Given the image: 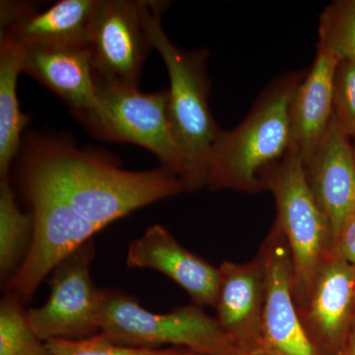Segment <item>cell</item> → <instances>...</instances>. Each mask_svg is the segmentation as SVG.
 Segmentation results:
<instances>
[{"mask_svg": "<svg viewBox=\"0 0 355 355\" xmlns=\"http://www.w3.org/2000/svg\"><path fill=\"white\" fill-rule=\"evenodd\" d=\"M19 182L34 232L24 261L4 288L23 303L64 257L98 231L140 207L184 193L179 177L164 167L128 171L106 156L46 137L26 142Z\"/></svg>", "mask_w": 355, "mask_h": 355, "instance_id": "6da1fadb", "label": "cell"}, {"mask_svg": "<svg viewBox=\"0 0 355 355\" xmlns=\"http://www.w3.org/2000/svg\"><path fill=\"white\" fill-rule=\"evenodd\" d=\"M167 6L161 1H140V11L151 46L160 53L169 74L168 118L186 162L184 191L191 193L207 187L212 149L222 130L207 102L209 51H184L170 41L161 23Z\"/></svg>", "mask_w": 355, "mask_h": 355, "instance_id": "7a4b0ae2", "label": "cell"}, {"mask_svg": "<svg viewBox=\"0 0 355 355\" xmlns=\"http://www.w3.org/2000/svg\"><path fill=\"white\" fill-rule=\"evenodd\" d=\"M305 76L304 71H291L277 77L238 127L221 130L210 157V190L263 191L261 173L288 153L292 100Z\"/></svg>", "mask_w": 355, "mask_h": 355, "instance_id": "3957f363", "label": "cell"}, {"mask_svg": "<svg viewBox=\"0 0 355 355\" xmlns=\"http://www.w3.org/2000/svg\"><path fill=\"white\" fill-rule=\"evenodd\" d=\"M97 319L100 333L125 347L155 349L170 345L200 355L243 352L222 330L216 318L196 304L157 314L142 308L125 292L100 289Z\"/></svg>", "mask_w": 355, "mask_h": 355, "instance_id": "277c9868", "label": "cell"}, {"mask_svg": "<svg viewBox=\"0 0 355 355\" xmlns=\"http://www.w3.org/2000/svg\"><path fill=\"white\" fill-rule=\"evenodd\" d=\"M263 191L272 193L277 221L286 236L293 266V297L302 303L319 263L331 249L328 219L311 191L302 160L288 151L261 174Z\"/></svg>", "mask_w": 355, "mask_h": 355, "instance_id": "5b68a950", "label": "cell"}, {"mask_svg": "<svg viewBox=\"0 0 355 355\" xmlns=\"http://www.w3.org/2000/svg\"><path fill=\"white\" fill-rule=\"evenodd\" d=\"M95 94L97 108L83 125L100 139L148 149L183 183L186 162L168 118V90L142 93L95 78Z\"/></svg>", "mask_w": 355, "mask_h": 355, "instance_id": "8992f818", "label": "cell"}, {"mask_svg": "<svg viewBox=\"0 0 355 355\" xmlns=\"http://www.w3.org/2000/svg\"><path fill=\"white\" fill-rule=\"evenodd\" d=\"M94 243H84L53 268L51 294L42 307L27 311L28 321L40 340H78L100 333L97 309L100 289L91 277Z\"/></svg>", "mask_w": 355, "mask_h": 355, "instance_id": "52a82bcc", "label": "cell"}, {"mask_svg": "<svg viewBox=\"0 0 355 355\" xmlns=\"http://www.w3.org/2000/svg\"><path fill=\"white\" fill-rule=\"evenodd\" d=\"M150 46L142 21L140 1H98L87 44L96 79L137 87Z\"/></svg>", "mask_w": 355, "mask_h": 355, "instance_id": "ba28073f", "label": "cell"}, {"mask_svg": "<svg viewBox=\"0 0 355 355\" xmlns=\"http://www.w3.org/2000/svg\"><path fill=\"white\" fill-rule=\"evenodd\" d=\"M260 252L266 266L263 349L268 355H321L296 307L291 249L277 221Z\"/></svg>", "mask_w": 355, "mask_h": 355, "instance_id": "9c48e42d", "label": "cell"}, {"mask_svg": "<svg viewBox=\"0 0 355 355\" xmlns=\"http://www.w3.org/2000/svg\"><path fill=\"white\" fill-rule=\"evenodd\" d=\"M297 307L301 321L321 355H336L355 323V268L330 250Z\"/></svg>", "mask_w": 355, "mask_h": 355, "instance_id": "30bf717a", "label": "cell"}, {"mask_svg": "<svg viewBox=\"0 0 355 355\" xmlns=\"http://www.w3.org/2000/svg\"><path fill=\"white\" fill-rule=\"evenodd\" d=\"M220 286L214 308L222 330L243 352L263 349V319L266 301V266L259 251L253 260L223 261Z\"/></svg>", "mask_w": 355, "mask_h": 355, "instance_id": "8fae6325", "label": "cell"}, {"mask_svg": "<svg viewBox=\"0 0 355 355\" xmlns=\"http://www.w3.org/2000/svg\"><path fill=\"white\" fill-rule=\"evenodd\" d=\"M99 0H60L37 12L23 2L1 1L0 35L23 49L87 46Z\"/></svg>", "mask_w": 355, "mask_h": 355, "instance_id": "7c38bea8", "label": "cell"}, {"mask_svg": "<svg viewBox=\"0 0 355 355\" xmlns=\"http://www.w3.org/2000/svg\"><path fill=\"white\" fill-rule=\"evenodd\" d=\"M127 265L167 275L191 296L193 304L216 306L220 286L219 268L182 246L163 226H149L141 237L130 243Z\"/></svg>", "mask_w": 355, "mask_h": 355, "instance_id": "4fadbf2b", "label": "cell"}, {"mask_svg": "<svg viewBox=\"0 0 355 355\" xmlns=\"http://www.w3.org/2000/svg\"><path fill=\"white\" fill-rule=\"evenodd\" d=\"M313 195L336 237L343 222L355 209V153L352 139L331 119L316 153L304 165Z\"/></svg>", "mask_w": 355, "mask_h": 355, "instance_id": "5bb4252c", "label": "cell"}, {"mask_svg": "<svg viewBox=\"0 0 355 355\" xmlns=\"http://www.w3.org/2000/svg\"><path fill=\"white\" fill-rule=\"evenodd\" d=\"M340 58L321 42L291 104L289 150L309 162L328 132L334 114V83Z\"/></svg>", "mask_w": 355, "mask_h": 355, "instance_id": "9a60e30c", "label": "cell"}, {"mask_svg": "<svg viewBox=\"0 0 355 355\" xmlns=\"http://www.w3.org/2000/svg\"><path fill=\"white\" fill-rule=\"evenodd\" d=\"M23 71L60 96L81 123L97 108L87 46L24 49Z\"/></svg>", "mask_w": 355, "mask_h": 355, "instance_id": "2e32d148", "label": "cell"}, {"mask_svg": "<svg viewBox=\"0 0 355 355\" xmlns=\"http://www.w3.org/2000/svg\"><path fill=\"white\" fill-rule=\"evenodd\" d=\"M24 49L0 37V177L7 179L11 162L19 153L21 135L30 118L20 110L17 80L23 71Z\"/></svg>", "mask_w": 355, "mask_h": 355, "instance_id": "e0dca14e", "label": "cell"}, {"mask_svg": "<svg viewBox=\"0 0 355 355\" xmlns=\"http://www.w3.org/2000/svg\"><path fill=\"white\" fill-rule=\"evenodd\" d=\"M34 232L31 212L18 209L8 180L0 183V273L4 284L19 270L24 261Z\"/></svg>", "mask_w": 355, "mask_h": 355, "instance_id": "ac0fdd59", "label": "cell"}, {"mask_svg": "<svg viewBox=\"0 0 355 355\" xmlns=\"http://www.w3.org/2000/svg\"><path fill=\"white\" fill-rule=\"evenodd\" d=\"M0 355H50L28 321L17 296L6 293L0 303Z\"/></svg>", "mask_w": 355, "mask_h": 355, "instance_id": "d6986e66", "label": "cell"}, {"mask_svg": "<svg viewBox=\"0 0 355 355\" xmlns=\"http://www.w3.org/2000/svg\"><path fill=\"white\" fill-rule=\"evenodd\" d=\"M50 355H200L184 347L137 349L108 340L101 333L78 340L55 338L46 342Z\"/></svg>", "mask_w": 355, "mask_h": 355, "instance_id": "ffe728a7", "label": "cell"}, {"mask_svg": "<svg viewBox=\"0 0 355 355\" xmlns=\"http://www.w3.org/2000/svg\"><path fill=\"white\" fill-rule=\"evenodd\" d=\"M319 42L340 60H355V12L327 7L320 16Z\"/></svg>", "mask_w": 355, "mask_h": 355, "instance_id": "44dd1931", "label": "cell"}, {"mask_svg": "<svg viewBox=\"0 0 355 355\" xmlns=\"http://www.w3.org/2000/svg\"><path fill=\"white\" fill-rule=\"evenodd\" d=\"M333 118L352 139L355 133V60H340L336 69Z\"/></svg>", "mask_w": 355, "mask_h": 355, "instance_id": "7402d4cb", "label": "cell"}, {"mask_svg": "<svg viewBox=\"0 0 355 355\" xmlns=\"http://www.w3.org/2000/svg\"><path fill=\"white\" fill-rule=\"evenodd\" d=\"M331 250L355 268V209L343 222L334 238Z\"/></svg>", "mask_w": 355, "mask_h": 355, "instance_id": "603a6c76", "label": "cell"}, {"mask_svg": "<svg viewBox=\"0 0 355 355\" xmlns=\"http://www.w3.org/2000/svg\"><path fill=\"white\" fill-rule=\"evenodd\" d=\"M336 355H355V323L350 329L349 335Z\"/></svg>", "mask_w": 355, "mask_h": 355, "instance_id": "cb8c5ba5", "label": "cell"}, {"mask_svg": "<svg viewBox=\"0 0 355 355\" xmlns=\"http://www.w3.org/2000/svg\"><path fill=\"white\" fill-rule=\"evenodd\" d=\"M333 4L338 8L355 12V0H340V1L333 2Z\"/></svg>", "mask_w": 355, "mask_h": 355, "instance_id": "d4e9b609", "label": "cell"}, {"mask_svg": "<svg viewBox=\"0 0 355 355\" xmlns=\"http://www.w3.org/2000/svg\"><path fill=\"white\" fill-rule=\"evenodd\" d=\"M234 355H268V354L266 352L265 349H261L254 350V352H240V354Z\"/></svg>", "mask_w": 355, "mask_h": 355, "instance_id": "484cf974", "label": "cell"}, {"mask_svg": "<svg viewBox=\"0 0 355 355\" xmlns=\"http://www.w3.org/2000/svg\"><path fill=\"white\" fill-rule=\"evenodd\" d=\"M352 140H354V144H352V146H354V148L355 149V133L354 137H352Z\"/></svg>", "mask_w": 355, "mask_h": 355, "instance_id": "4316f807", "label": "cell"}, {"mask_svg": "<svg viewBox=\"0 0 355 355\" xmlns=\"http://www.w3.org/2000/svg\"><path fill=\"white\" fill-rule=\"evenodd\" d=\"M354 153H355V149H354Z\"/></svg>", "mask_w": 355, "mask_h": 355, "instance_id": "83f0119b", "label": "cell"}]
</instances>
